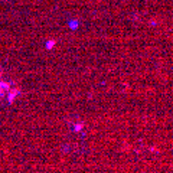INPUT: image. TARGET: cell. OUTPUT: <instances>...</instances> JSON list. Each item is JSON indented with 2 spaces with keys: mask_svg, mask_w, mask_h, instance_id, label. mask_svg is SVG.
<instances>
[{
  "mask_svg": "<svg viewBox=\"0 0 173 173\" xmlns=\"http://www.w3.org/2000/svg\"><path fill=\"white\" fill-rule=\"evenodd\" d=\"M3 95H5V91H3V90H2V88H0V98H2V97H3Z\"/></svg>",
  "mask_w": 173,
  "mask_h": 173,
  "instance_id": "cell-5",
  "label": "cell"
},
{
  "mask_svg": "<svg viewBox=\"0 0 173 173\" xmlns=\"http://www.w3.org/2000/svg\"><path fill=\"white\" fill-rule=\"evenodd\" d=\"M82 128H84V124H75V126H74V130H75L76 133H78V131H81Z\"/></svg>",
  "mask_w": 173,
  "mask_h": 173,
  "instance_id": "cell-3",
  "label": "cell"
},
{
  "mask_svg": "<svg viewBox=\"0 0 173 173\" xmlns=\"http://www.w3.org/2000/svg\"><path fill=\"white\" fill-rule=\"evenodd\" d=\"M0 88H2L3 91H9V84H6V82H0Z\"/></svg>",
  "mask_w": 173,
  "mask_h": 173,
  "instance_id": "cell-2",
  "label": "cell"
},
{
  "mask_svg": "<svg viewBox=\"0 0 173 173\" xmlns=\"http://www.w3.org/2000/svg\"><path fill=\"white\" fill-rule=\"evenodd\" d=\"M16 94H19V91H18V90H15L13 93H10V94H9V103H13V101H15Z\"/></svg>",
  "mask_w": 173,
  "mask_h": 173,
  "instance_id": "cell-1",
  "label": "cell"
},
{
  "mask_svg": "<svg viewBox=\"0 0 173 173\" xmlns=\"http://www.w3.org/2000/svg\"><path fill=\"white\" fill-rule=\"evenodd\" d=\"M53 45H55V41H49V42H48V45H46V48H48V49H51V48H53Z\"/></svg>",
  "mask_w": 173,
  "mask_h": 173,
  "instance_id": "cell-4",
  "label": "cell"
}]
</instances>
